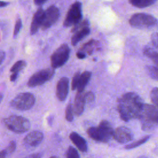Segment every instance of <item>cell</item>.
I'll use <instances>...</instances> for the list:
<instances>
[{
  "mask_svg": "<svg viewBox=\"0 0 158 158\" xmlns=\"http://www.w3.org/2000/svg\"><path fill=\"white\" fill-rule=\"evenodd\" d=\"M86 55L85 54H84L83 52H80V51H79L77 52V57H78V59H84V58L86 57Z\"/></svg>",
  "mask_w": 158,
  "mask_h": 158,
  "instance_id": "35",
  "label": "cell"
},
{
  "mask_svg": "<svg viewBox=\"0 0 158 158\" xmlns=\"http://www.w3.org/2000/svg\"><path fill=\"white\" fill-rule=\"evenodd\" d=\"M157 0H134L130 2L136 7L144 8L151 6Z\"/></svg>",
  "mask_w": 158,
  "mask_h": 158,
  "instance_id": "21",
  "label": "cell"
},
{
  "mask_svg": "<svg viewBox=\"0 0 158 158\" xmlns=\"http://www.w3.org/2000/svg\"><path fill=\"white\" fill-rule=\"evenodd\" d=\"M150 97L154 106L158 110V87L154 88L152 89L150 94Z\"/></svg>",
  "mask_w": 158,
  "mask_h": 158,
  "instance_id": "27",
  "label": "cell"
},
{
  "mask_svg": "<svg viewBox=\"0 0 158 158\" xmlns=\"http://www.w3.org/2000/svg\"><path fill=\"white\" fill-rule=\"evenodd\" d=\"M66 158H80L77 149L73 146H69L66 152Z\"/></svg>",
  "mask_w": 158,
  "mask_h": 158,
  "instance_id": "26",
  "label": "cell"
},
{
  "mask_svg": "<svg viewBox=\"0 0 158 158\" xmlns=\"http://www.w3.org/2000/svg\"><path fill=\"white\" fill-rule=\"evenodd\" d=\"M25 158H41V155L39 153H35V154H32Z\"/></svg>",
  "mask_w": 158,
  "mask_h": 158,
  "instance_id": "37",
  "label": "cell"
},
{
  "mask_svg": "<svg viewBox=\"0 0 158 158\" xmlns=\"http://www.w3.org/2000/svg\"><path fill=\"white\" fill-rule=\"evenodd\" d=\"M18 76H19V73H14V72L12 73V74H11L10 76V80L11 81H15L16 79L17 78Z\"/></svg>",
  "mask_w": 158,
  "mask_h": 158,
  "instance_id": "34",
  "label": "cell"
},
{
  "mask_svg": "<svg viewBox=\"0 0 158 158\" xmlns=\"http://www.w3.org/2000/svg\"><path fill=\"white\" fill-rule=\"evenodd\" d=\"M3 122L9 130L18 134L23 133L30 128L29 120L20 115H10L4 118Z\"/></svg>",
  "mask_w": 158,
  "mask_h": 158,
  "instance_id": "4",
  "label": "cell"
},
{
  "mask_svg": "<svg viewBox=\"0 0 158 158\" xmlns=\"http://www.w3.org/2000/svg\"><path fill=\"white\" fill-rule=\"evenodd\" d=\"M89 33L90 29L88 27L76 31L75 32H74V34L71 39L72 44L73 46H75L79 41H80L82 39L88 36Z\"/></svg>",
  "mask_w": 158,
  "mask_h": 158,
  "instance_id": "17",
  "label": "cell"
},
{
  "mask_svg": "<svg viewBox=\"0 0 158 158\" xmlns=\"http://www.w3.org/2000/svg\"><path fill=\"white\" fill-rule=\"evenodd\" d=\"M35 103V97L30 93H22L17 94L10 101L12 107L19 110H27Z\"/></svg>",
  "mask_w": 158,
  "mask_h": 158,
  "instance_id": "5",
  "label": "cell"
},
{
  "mask_svg": "<svg viewBox=\"0 0 158 158\" xmlns=\"http://www.w3.org/2000/svg\"><path fill=\"white\" fill-rule=\"evenodd\" d=\"M157 22V20L154 17L144 13L135 14L129 20L130 25L138 28H151L155 26Z\"/></svg>",
  "mask_w": 158,
  "mask_h": 158,
  "instance_id": "6",
  "label": "cell"
},
{
  "mask_svg": "<svg viewBox=\"0 0 158 158\" xmlns=\"http://www.w3.org/2000/svg\"><path fill=\"white\" fill-rule=\"evenodd\" d=\"M97 43H98L97 41H96L94 40H91L89 41L88 43H85L81 48V49L79 50V51L82 52L85 54H86V53L88 54H91L93 52L95 48L97 46V45H98Z\"/></svg>",
  "mask_w": 158,
  "mask_h": 158,
  "instance_id": "20",
  "label": "cell"
},
{
  "mask_svg": "<svg viewBox=\"0 0 158 158\" xmlns=\"http://www.w3.org/2000/svg\"><path fill=\"white\" fill-rule=\"evenodd\" d=\"M81 4L80 2L77 1L70 7L64 22V26L65 27L73 26L79 22L81 20Z\"/></svg>",
  "mask_w": 158,
  "mask_h": 158,
  "instance_id": "9",
  "label": "cell"
},
{
  "mask_svg": "<svg viewBox=\"0 0 158 158\" xmlns=\"http://www.w3.org/2000/svg\"><path fill=\"white\" fill-rule=\"evenodd\" d=\"M134 1V0H130V2H131V1Z\"/></svg>",
  "mask_w": 158,
  "mask_h": 158,
  "instance_id": "43",
  "label": "cell"
},
{
  "mask_svg": "<svg viewBox=\"0 0 158 158\" xmlns=\"http://www.w3.org/2000/svg\"><path fill=\"white\" fill-rule=\"evenodd\" d=\"M73 108L72 103H69L65 109V118L68 122H72L73 120Z\"/></svg>",
  "mask_w": 158,
  "mask_h": 158,
  "instance_id": "25",
  "label": "cell"
},
{
  "mask_svg": "<svg viewBox=\"0 0 158 158\" xmlns=\"http://www.w3.org/2000/svg\"><path fill=\"white\" fill-rule=\"evenodd\" d=\"M55 73L54 69L47 68L42 69L35 73L28 80L27 85L29 87H36L43 85L50 80Z\"/></svg>",
  "mask_w": 158,
  "mask_h": 158,
  "instance_id": "8",
  "label": "cell"
},
{
  "mask_svg": "<svg viewBox=\"0 0 158 158\" xmlns=\"http://www.w3.org/2000/svg\"><path fill=\"white\" fill-rule=\"evenodd\" d=\"M47 0H34V3L36 5H41L45 2Z\"/></svg>",
  "mask_w": 158,
  "mask_h": 158,
  "instance_id": "38",
  "label": "cell"
},
{
  "mask_svg": "<svg viewBox=\"0 0 158 158\" xmlns=\"http://www.w3.org/2000/svg\"><path fill=\"white\" fill-rule=\"evenodd\" d=\"M44 138L43 133L40 131H32L26 135L23 139L25 145L29 147H35L39 145Z\"/></svg>",
  "mask_w": 158,
  "mask_h": 158,
  "instance_id": "13",
  "label": "cell"
},
{
  "mask_svg": "<svg viewBox=\"0 0 158 158\" xmlns=\"http://www.w3.org/2000/svg\"><path fill=\"white\" fill-rule=\"evenodd\" d=\"M15 149H16V142L15 141H12L9 143L7 147L4 150L6 151L7 154H11L13 152H14Z\"/></svg>",
  "mask_w": 158,
  "mask_h": 158,
  "instance_id": "30",
  "label": "cell"
},
{
  "mask_svg": "<svg viewBox=\"0 0 158 158\" xmlns=\"http://www.w3.org/2000/svg\"><path fill=\"white\" fill-rule=\"evenodd\" d=\"M85 98L86 100V102H92L94 99V94L91 91L85 92Z\"/></svg>",
  "mask_w": 158,
  "mask_h": 158,
  "instance_id": "32",
  "label": "cell"
},
{
  "mask_svg": "<svg viewBox=\"0 0 158 158\" xmlns=\"http://www.w3.org/2000/svg\"><path fill=\"white\" fill-rule=\"evenodd\" d=\"M89 25V21L88 20H84L82 21H80L79 22H78L77 23H76L75 25H73L72 29V32H75L77 30H79L80 29H82L85 27H88Z\"/></svg>",
  "mask_w": 158,
  "mask_h": 158,
  "instance_id": "24",
  "label": "cell"
},
{
  "mask_svg": "<svg viewBox=\"0 0 158 158\" xmlns=\"http://www.w3.org/2000/svg\"><path fill=\"white\" fill-rule=\"evenodd\" d=\"M8 3L6 2H4V1H0V7H5L6 6H7Z\"/></svg>",
  "mask_w": 158,
  "mask_h": 158,
  "instance_id": "40",
  "label": "cell"
},
{
  "mask_svg": "<svg viewBox=\"0 0 158 158\" xmlns=\"http://www.w3.org/2000/svg\"><path fill=\"white\" fill-rule=\"evenodd\" d=\"M69 80L67 77L61 78L56 85V96L60 101H64L68 95Z\"/></svg>",
  "mask_w": 158,
  "mask_h": 158,
  "instance_id": "12",
  "label": "cell"
},
{
  "mask_svg": "<svg viewBox=\"0 0 158 158\" xmlns=\"http://www.w3.org/2000/svg\"><path fill=\"white\" fill-rule=\"evenodd\" d=\"M5 52L3 51H0V65L2 63L5 59Z\"/></svg>",
  "mask_w": 158,
  "mask_h": 158,
  "instance_id": "36",
  "label": "cell"
},
{
  "mask_svg": "<svg viewBox=\"0 0 158 158\" xmlns=\"http://www.w3.org/2000/svg\"><path fill=\"white\" fill-rule=\"evenodd\" d=\"M50 158H59V157H57V156H52V157H51Z\"/></svg>",
  "mask_w": 158,
  "mask_h": 158,
  "instance_id": "42",
  "label": "cell"
},
{
  "mask_svg": "<svg viewBox=\"0 0 158 158\" xmlns=\"http://www.w3.org/2000/svg\"><path fill=\"white\" fill-rule=\"evenodd\" d=\"M151 41L154 47L158 49V33H152L151 36Z\"/></svg>",
  "mask_w": 158,
  "mask_h": 158,
  "instance_id": "33",
  "label": "cell"
},
{
  "mask_svg": "<svg viewBox=\"0 0 158 158\" xmlns=\"http://www.w3.org/2000/svg\"><path fill=\"white\" fill-rule=\"evenodd\" d=\"M91 73L90 72L85 71L82 73H80L79 77V81L77 86V91L78 92H82L84 91L85 86L88 84V81L91 78Z\"/></svg>",
  "mask_w": 158,
  "mask_h": 158,
  "instance_id": "18",
  "label": "cell"
},
{
  "mask_svg": "<svg viewBox=\"0 0 158 158\" xmlns=\"http://www.w3.org/2000/svg\"><path fill=\"white\" fill-rule=\"evenodd\" d=\"M2 98H3V94L0 93V102L2 101Z\"/></svg>",
  "mask_w": 158,
  "mask_h": 158,
  "instance_id": "41",
  "label": "cell"
},
{
  "mask_svg": "<svg viewBox=\"0 0 158 158\" xmlns=\"http://www.w3.org/2000/svg\"><path fill=\"white\" fill-rule=\"evenodd\" d=\"M22 20L21 19H19L17 20L15 25V28H14V37H16L17 35H18L19 32L20 31L21 28H22Z\"/></svg>",
  "mask_w": 158,
  "mask_h": 158,
  "instance_id": "31",
  "label": "cell"
},
{
  "mask_svg": "<svg viewBox=\"0 0 158 158\" xmlns=\"http://www.w3.org/2000/svg\"><path fill=\"white\" fill-rule=\"evenodd\" d=\"M113 138L117 142L124 144L133 139V133L130 128L125 127H120L114 130Z\"/></svg>",
  "mask_w": 158,
  "mask_h": 158,
  "instance_id": "11",
  "label": "cell"
},
{
  "mask_svg": "<svg viewBox=\"0 0 158 158\" xmlns=\"http://www.w3.org/2000/svg\"><path fill=\"white\" fill-rule=\"evenodd\" d=\"M114 130L107 120H102L98 127H91L87 130L88 136L93 140L106 143L113 138Z\"/></svg>",
  "mask_w": 158,
  "mask_h": 158,
  "instance_id": "3",
  "label": "cell"
},
{
  "mask_svg": "<svg viewBox=\"0 0 158 158\" xmlns=\"http://www.w3.org/2000/svg\"><path fill=\"white\" fill-rule=\"evenodd\" d=\"M26 66V62L24 60H18L11 67L10 71L13 73H19V72L21 71L22 69H23Z\"/></svg>",
  "mask_w": 158,
  "mask_h": 158,
  "instance_id": "22",
  "label": "cell"
},
{
  "mask_svg": "<svg viewBox=\"0 0 158 158\" xmlns=\"http://www.w3.org/2000/svg\"><path fill=\"white\" fill-rule=\"evenodd\" d=\"M143 105L141 98L133 92L122 95L118 100L117 110L120 118L125 122L138 118Z\"/></svg>",
  "mask_w": 158,
  "mask_h": 158,
  "instance_id": "1",
  "label": "cell"
},
{
  "mask_svg": "<svg viewBox=\"0 0 158 158\" xmlns=\"http://www.w3.org/2000/svg\"><path fill=\"white\" fill-rule=\"evenodd\" d=\"M143 53L146 56L151 59L156 64V67H158V52L157 51L150 47H146L143 50Z\"/></svg>",
  "mask_w": 158,
  "mask_h": 158,
  "instance_id": "19",
  "label": "cell"
},
{
  "mask_svg": "<svg viewBox=\"0 0 158 158\" xmlns=\"http://www.w3.org/2000/svg\"><path fill=\"white\" fill-rule=\"evenodd\" d=\"M70 49L66 44L60 45L51 55V64L53 69H57L64 65L68 60Z\"/></svg>",
  "mask_w": 158,
  "mask_h": 158,
  "instance_id": "7",
  "label": "cell"
},
{
  "mask_svg": "<svg viewBox=\"0 0 158 158\" xmlns=\"http://www.w3.org/2000/svg\"><path fill=\"white\" fill-rule=\"evenodd\" d=\"M43 15H44V10L41 7L39 8L37 10V11L35 13L32 19L31 27H30V33L31 35L35 34L38 30L39 28L41 27V25L42 24Z\"/></svg>",
  "mask_w": 158,
  "mask_h": 158,
  "instance_id": "14",
  "label": "cell"
},
{
  "mask_svg": "<svg viewBox=\"0 0 158 158\" xmlns=\"http://www.w3.org/2000/svg\"><path fill=\"white\" fill-rule=\"evenodd\" d=\"M60 15L59 9L55 6H51L45 11L42 21L41 28L44 30L51 27L58 20Z\"/></svg>",
  "mask_w": 158,
  "mask_h": 158,
  "instance_id": "10",
  "label": "cell"
},
{
  "mask_svg": "<svg viewBox=\"0 0 158 158\" xmlns=\"http://www.w3.org/2000/svg\"><path fill=\"white\" fill-rule=\"evenodd\" d=\"M69 138L73 144L81 152H86L88 149L87 143L85 139L76 132H72Z\"/></svg>",
  "mask_w": 158,
  "mask_h": 158,
  "instance_id": "16",
  "label": "cell"
},
{
  "mask_svg": "<svg viewBox=\"0 0 158 158\" xmlns=\"http://www.w3.org/2000/svg\"><path fill=\"white\" fill-rule=\"evenodd\" d=\"M149 138L150 137L149 136H145V137H144V138H141V139H139V140H138L136 141H135V142H133L132 143L127 144L125 147V148L126 149H133V148H135L136 147H138V146H141V144H143L145 143L146 142H147L148 140L149 139Z\"/></svg>",
  "mask_w": 158,
  "mask_h": 158,
  "instance_id": "23",
  "label": "cell"
},
{
  "mask_svg": "<svg viewBox=\"0 0 158 158\" xmlns=\"http://www.w3.org/2000/svg\"><path fill=\"white\" fill-rule=\"evenodd\" d=\"M7 153L5 150H2L0 151V158H6Z\"/></svg>",
  "mask_w": 158,
  "mask_h": 158,
  "instance_id": "39",
  "label": "cell"
},
{
  "mask_svg": "<svg viewBox=\"0 0 158 158\" xmlns=\"http://www.w3.org/2000/svg\"><path fill=\"white\" fill-rule=\"evenodd\" d=\"M80 75V72H77L73 77L72 80V90H75L77 88L78 81H79V77Z\"/></svg>",
  "mask_w": 158,
  "mask_h": 158,
  "instance_id": "29",
  "label": "cell"
},
{
  "mask_svg": "<svg viewBox=\"0 0 158 158\" xmlns=\"http://www.w3.org/2000/svg\"><path fill=\"white\" fill-rule=\"evenodd\" d=\"M147 71L151 77L158 80V67L156 66H148Z\"/></svg>",
  "mask_w": 158,
  "mask_h": 158,
  "instance_id": "28",
  "label": "cell"
},
{
  "mask_svg": "<svg viewBox=\"0 0 158 158\" xmlns=\"http://www.w3.org/2000/svg\"><path fill=\"white\" fill-rule=\"evenodd\" d=\"M138 118L144 131L154 129L158 126V110L152 105L143 104Z\"/></svg>",
  "mask_w": 158,
  "mask_h": 158,
  "instance_id": "2",
  "label": "cell"
},
{
  "mask_svg": "<svg viewBox=\"0 0 158 158\" xmlns=\"http://www.w3.org/2000/svg\"><path fill=\"white\" fill-rule=\"evenodd\" d=\"M85 103L86 100L85 98L84 91L82 92H78L75 98L74 106L73 107L75 114L79 116L83 113Z\"/></svg>",
  "mask_w": 158,
  "mask_h": 158,
  "instance_id": "15",
  "label": "cell"
}]
</instances>
